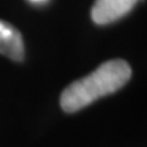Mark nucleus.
<instances>
[{
  "mask_svg": "<svg viewBox=\"0 0 147 147\" xmlns=\"http://www.w3.org/2000/svg\"><path fill=\"white\" fill-rule=\"evenodd\" d=\"M130 77L131 67L125 60H108L90 75L69 85L60 96V105L66 113L79 112L94 100L120 90Z\"/></svg>",
  "mask_w": 147,
  "mask_h": 147,
  "instance_id": "1",
  "label": "nucleus"
},
{
  "mask_svg": "<svg viewBox=\"0 0 147 147\" xmlns=\"http://www.w3.org/2000/svg\"><path fill=\"white\" fill-rule=\"evenodd\" d=\"M139 0H96L91 10L94 24L108 25L129 13Z\"/></svg>",
  "mask_w": 147,
  "mask_h": 147,
  "instance_id": "2",
  "label": "nucleus"
},
{
  "mask_svg": "<svg viewBox=\"0 0 147 147\" xmlns=\"http://www.w3.org/2000/svg\"><path fill=\"white\" fill-rule=\"evenodd\" d=\"M0 53L13 61H22L25 45L22 36L16 27L0 20Z\"/></svg>",
  "mask_w": 147,
  "mask_h": 147,
  "instance_id": "3",
  "label": "nucleus"
},
{
  "mask_svg": "<svg viewBox=\"0 0 147 147\" xmlns=\"http://www.w3.org/2000/svg\"><path fill=\"white\" fill-rule=\"evenodd\" d=\"M31 1H36L37 3V1H43V0H31Z\"/></svg>",
  "mask_w": 147,
  "mask_h": 147,
  "instance_id": "4",
  "label": "nucleus"
}]
</instances>
